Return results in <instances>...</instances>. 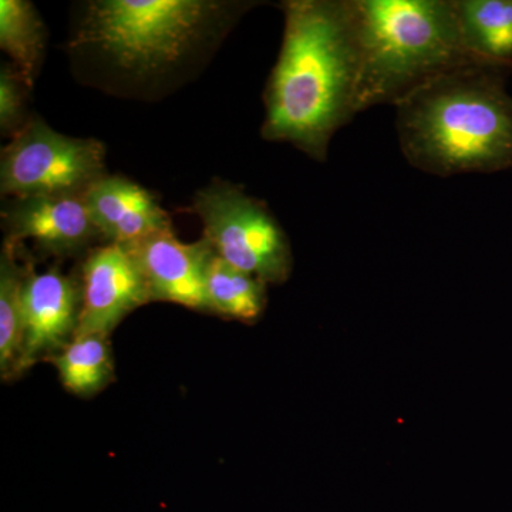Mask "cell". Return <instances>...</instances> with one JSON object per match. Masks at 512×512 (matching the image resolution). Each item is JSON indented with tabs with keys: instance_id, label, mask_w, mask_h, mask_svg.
<instances>
[{
	"instance_id": "cell-1",
	"label": "cell",
	"mask_w": 512,
	"mask_h": 512,
	"mask_svg": "<svg viewBox=\"0 0 512 512\" xmlns=\"http://www.w3.org/2000/svg\"><path fill=\"white\" fill-rule=\"evenodd\" d=\"M281 52L266 83L261 134L325 163L355 119L360 76L355 0H286Z\"/></svg>"
},
{
	"instance_id": "cell-2",
	"label": "cell",
	"mask_w": 512,
	"mask_h": 512,
	"mask_svg": "<svg viewBox=\"0 0 512 512\" xmlns=\"http://www.w3.org/2000/svg\"><path fill=\"white\" fill-rule=\"evenodd\" d=\"M512 70L470 64L443 74L397 104L403 156L437 177L512 168Z\"/></svg>"
},
{
	"instance_id": "cell-3",
	"label": "cell",
	"mask_w": 512,
	"mask_h": 512,
	"mask_svg": "<svg viewBox=\"0 0 512 512\" xmlns=\"http://www.w3.org/2000/svg\"><path fill=\"white\" fill-rule=\"evenodd\" d=\"M355 5L359 113L380 104L396 107L443 74L487 64L468 52L456 0H355Z\"/></svg>"
},
{
	"instance_id": "cell-4",
	"label": "cell",
	"mask_w": 512,
	"mask_h": 512,
	"mask_svg": "<svg viewBox=\"0 0 512 512\" xmlns=\"http://www.w3.org/2000/svg\"><path fill=\"white\" fill-rule=\"evenodd\" d=\"M247 3L211 0H94L74 37V47L97 52L119 72L154 79L177 69Z\"/></svg>"
},
{
	"instance_id": "cell-5",
	"label": "cell",
	"mask_w": 512,
	"mask_h": 512,
	"mask_svg": "<svg viewBox=\"0 0 512 512\" xmlns=\"http://www.w3.org/2000/svg\"><path fill=\"white\" fill-rule=\"evenodd\" d=\"M192 210L204 225V239L215 255L266 285L291 276V242L265 202L227 181L198 191Z\"/></svg>"
},
{
	"instance_id": "cell-6",
	"label": "cell",
	"mask_w": 512,
	"mask_h": 512,
	"mask_svg": "<svg viewBox=\"0 0 512 512\" xmlns=\"http://www.w3.org/2000/svg\"><path fill=\"white\" fill-rule=\"evenodd\" d=\"M106 174V148L96 138L57 133L42 119H29L2 148L3 197L86 194Z\"/></svg>"
},
{
	"instance_id": "cell-7",
	"label": "cell",
	"mask_w": 512,
	"mask_h": 512,
	"mask_svg": "<svg viewBox=\"0 0 512 512\" xmlns=\"http://www.w3.org/2000/svg\"><path fill=\"white\" fill-rule=\"evenodd\" d=\"M22 291L23 349L19 373L36 363L52 360L76 336L82 291L79 275H64L50 268L36 272L26 259Z\"/></svg>"
},
{
	"instance_id": "cell-8",
	"label": "cell",
	"mask_w": 512,
	"mask_h": 512,
	"mask_svg": "<svg viewBox=\"0 0 512 512\" xmlns=\"http://www.w3.org/2000/svg\"><path fill=\"white\" fill-rule=\"evenodd\" d=\"M77 275L82 308L76 335L110 336L127 315L151 302L143 276L120 245L90 249Z\"/></svg>"
},
{
	"instance_id": "cell-9",
	"label": "cell",
	"mask_w": 512,
	"mask_h": 512,
	"mask_svg": "<svg viewBox=\"0 0 512 512\" xmlns=\"http://www.w3.org/2000/svg\"><path fill=\"white\" fill-rule=\"evenodd\" d=\"M5 241L22 245L30 239L40 251L70 256L86 251L101 238L86 194L15 198L2 211Z\"/></svg>"
},
{
	"instance_id": "cell-10",
	"label": "cell",
	"mask_w": 512,
	"mask_h": 512,
	"mask_svg": "<svg viewBox=\"0 0 512 512\" xmlns=\"http://www.w3.org/2000/svg\"><path fill=\"white\" fill-rule=\"evenodd\" d=\"M123 248L143 276L151 302L208 312L205 274L212 251L204 239L185 244L170 228Z\"/></svg>"
},
{
	"instance_id": "cell-11",
	"label": "cell",
	"mask_w": 512,
	"mask_h": 512,
	"mask_svg": "<svg viewBox=\"0 0 512 512\" xmlns=\"http://www.w3.org/2000/svg\"><path fill=\"white\" fill-rule=\"evenodd\" d=\"M94 224L107 244L128 247L171 227L156 197L121 175H104L86 192Z\"/></svg>"
},
{
	"instance_id": "cell-12",
	"label": "cell",
	"mask_w": 512,
	"mask_h": 512,
	"mask_svg": "<svg viewBox=\"0 0 512 512\" xmlns=\"http://www.w3.org/2000/svg\"><path fill=\"white\" fill-rule=\"evenodd\" d=\"M456 9L468 52L512 70V0H456Z\"/></svg>"
},
{
	"instance_id": "cell-13",
	"label": "cell",
	"mask_w": 512,
	"mask_h": 512,
	"mask_svg": "<svg viewBox=\"0 0 512 512\" xmlns=\"http://www.w3.org/2000/svg\"><path fill=\"white\" fill-rule=\"evenodd\" d=\"M266 286L261 279L239 271L211 252L205 274L208 312L252 325L265 311Z\"/></svg>"
},
{
	"instance_id": "cell-14",
	"label": "cell",
	"mask_w": 512,
	"mask_h": 512,
	"mask_svg": "<svg viewBox=\"0 0 512 512\" xmlns=\"http://www.w3.org/2000/svg\"><path fill=\"white\" fill-rule=\"evenodd\" d=\"M50 362L59 372L67 392L93 397L113 383L116 376L110 336L76 335Z\"/></svg>"
},
{
	"instance_id": "cell-15",
	"label": "cell",
	"mask_w": 512,
	"mask_h": 512,
	"mask_svg": "<svg viewBox=\"0 0 512 512\" xmlns=\"http://www.w3.org/2000/svg\"><path fill=\"white\" fill-rule=\"evenodd\" d=\"M20 245L3 242L0 255V375L12 380L20 376L23 349L22 291L26 264L18 262Z\"/></svg>"
},
{
	"instance_id": "cell-16",
	"label": "cell",
	"mask_w": 512,
	"mask_h": 512,
	"mask_svg": "<svg viewBox=\"0 0 512 512\" xmlns=\"http://www.w3.org/2000/svg\"><path fill=\"white\" fill-rule=\"evenodd\" d=\"M0 47L26 82L33 86L46 47V28L28 0L0 2Z\"/></svg>"
},
{
	"instance_id": "cell-17",
	"label": "cell",
	"mask_w": 512,
	"mask_h": 512,
	"mask_svg": "<svg viewBox=\"0 0 512 512\" xmlns=\"http://www.w3.org/2000/svg\"><path fill=\"white\" fill-rule=\"evenodd\" d=\"M32 86L13 64H3L0 70V130L3 136L13 137L28 123L26 97Z\"/></svg>"
}]
</instances>
